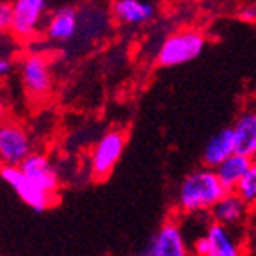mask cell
<instances>
[{
  "instance_id": "cell-1",
  "label": "cell",
  "mask_w": 256,
  "mask_h": 256,
  "mask_svg": "<svg viewBox=\"0 0 256 256\" xmlns=\"http://www.w3.org/2000/svg\"><path fill=\"white\" fill-rule=\"evenodd\" d=\"M226 192L216 169L204 166L188 172L182 180L176 194V206L184 216H204L212 212Z\"/></svg>"
},
{
  "instance_id": "cell-23",
  "label": "cell",
  "mask_w": 256,
  "mask_h": 256,
  "mask_svg": "<svg viewBox=\"0 0 256 256\" xmlns=\"http://www.w3.org/2000/svg\"><path fill=\"white\" fill-rule=\"evenodd\" d=\"M4 116H6V108L4 105L0 104V123H4Z\"/></svg>"
},
{
  "instance_id": "cell-7",
  "label": "cell",
  "mask_w": 256,
  "mask_h": 256,
  "mask_svg": "<svg viewBox=\"0 0 256 256\" xmlns=\"http://www.w3.org/2000/svg\"><path fill=\"white\" fill-rule=\"evenodd\" d=\"M32 153V140L22 124L0 123V166H20Z\"/></svg>"
},
{
  "instance_id": "cell-8",
  "label": "cell",
  "mask_w": 256,
  "mask_h": 256,
  "mask_svg": "<svg viewBox=\"0 0 256 256\" xmlns=\"http://www.w3.org/2000/svg\"><path fill=\"white\" fill-rule=\"evenodd\" d=\"M20 78L24 89L32 98H44L52 91V73L48 60L41 54H30L20 64Z\"/></svg>"
},
{
  "instance_id": "cell-13",
  "label": "cell",
  "mask_w": 256,
  "mask_h": 256,
  "mask_svg": "<svg viewBox=\"0 0 256 256\" xmlns=\"http://www.w3.org/2000/svg\"><path fill=\"white\" fill-rule=\"evenodd\" d=\"M235 152L256 160V110L242 112L232 126Z\"/></svg>"
},
{
  "instance_id": "cell-19",
  "label": "cell",
  "mask_w": 256,
  "mask_h": 256,
  "mask_svg": "<svg viewBox=\"0 0 256 256\" xmlns=\"http://www.w3.org/2000/svg\"><path fill=\"white\" fill-rule=\"evenodd\" d=\"M246 240H248L249 256H256V210H252L251 219H249V222H248V233H246Z\"/></svg>"
},
{
  "instance_id": "cell-4",
  "label": "cell",
  "mask_w": 256,
  "mask_h": 256,
  "mask_svg": "<svg viewBox=\"0 0 256 256\" xmlns=\"http://www.w3.org/2000/svg\"><path fill=\"white\" fill-rule=\"evenodd\" d=\"M126 136L121 130H110L94 144L89 156V168L94 182H104L112 174L124 152Z\"/></svg>"
},
{
  "instance_id": "cell-22",
  "label": "cell",
  "mask_w": 256,
  "mask_h": 256,
  "mask_svg": "<svg viewBox=\"0 0 256 256\" xmlns=\"http://www.w3.org/2000/svg\"><path fill=\"white\" fill-rule=\"evenodd\" d=\"M134 256H153V252H152V248H150V244L146 246L144 249H140V251H137Z\"/></svg>"
},
{
  "instance_id": "cell-2",
  "label": "cell",
  "mask_w": 256,
  "mask_h": 256,
  "mask_svg": "<svg viewBox=\"0 0 256 256\" xmlns=\"http://www.w3.org/2000/svg\"><path fill=\"white\" fill-rule=\"evenodd\" d=\"M192 256H249L246 235L238 228H230L210 220L203 235L192 242Z\"/></svg>"
},
{
  "instance_id": "cell-15",
  "label": "cell",
  "mask_w": 256,
  "mask_h": 256,
  "mask_svg": "<svg viewBox=\"0 0 256 256\" xmlns=\"http://www.w3.org/2000/svg\"><path fill=\"white\" fill-rule=\"evenodd\" d=\"M232 153H235V137H233V130L230 126L217 132L206 142V146L203 150V166L216 169Z\"/></svg>"
},
{
  "instance_id": "cell-21",
  "label": "cell",
  "mask_w": 256,
  "mask_h": 256,
  "mask_svg": "<svg viewBox=\"0 0 256 256\" xmlns=\"http://www.w3.org/2000/svg\"><path fill=\"white\" fill-rule=\"evenodd\" d=\"M240 18L246 22H254L256 20V8H246L240 11Z\"/></svg>"
},
{
  "instance_id": "cell-14",
  "label": "cell",
  "mask_w": 256,
  "mask_h": 256,
  "mask_svg": "<svg viewBox=\"0 0 256 256\" xmlns=\"http://www.w3.org/2000/svg\"><path fill=\"white\" fill-rule=\"evenodd\" d=\"M112 16L124 25H142L153 20L155 8L144 0H112Z\"/></svg>"
},
{
  "instance_id": "cell-6",
  "label": "cell",
  "mask_w": 256,
  "mask_h": 256,
  "mask_svg": "<svg viewBox=\"0 0 256 256\" xmlns=\"http://www.w3.org/2000/svg\"><path fill=\"white\" fill-rule=\"evenodd\" d=\"M48 0H12L14 20L11 34L20 41L36 38L46 18Z\"/></svg>"
},
{
  "instance_id": "cell-11",
  "label": "cell",
  "mask_w": 256,
  "mask_h": 256,
  "mask_svg": "<svg viewBox=\"0 0 256 256\" xmlns=\"http://www.w3.org/2000/svg\"><path fill=\"white\" fill-rule=\"evenodd\" d=\"M20 168L24 171V174L27 176L28 182H32L41 190L50 192V194H56L57 196V190H59V174H57L56 168L48 160L46 155L32 152L22 162Z\"/></svg>"
},
{
  "instance_id": "cell-12",
  "label": "cell",
  "mask_w": 256,
  "mask_h": 256,
  "mask_svg": "<svg viewBox=\"0 0 256 256\" xmlns=\"http://www.w3.org/2000/svg\"><path fill=\"white\" fill-rule=\"evenodd\" d=\"M80 16L73 8H59L48 16L44 32L52 41L66 43L78 34Z\"/></svg>"
},
{
  "instance_id": "cell-20",
  "label": "cell",
  "mask_w": 256,
  "mask_h": 256,
  "mask_svg": "<svg viewBox=\"0 0 256 256\" xmlns=\"http://www.w3.org/2000/svg\"><path fill=\"white\" fill-rule=\"evenodd\" d=\"M12 70V62L8 59V57H2L0 56V78L2 76H6L8 73H11Z\"/></svg>"
},
{
  "instance_id": "cell-18",
  "label": "cell",
  "mask_w": 256,
  "mask_h": 256,
  "mask_svg": "<svg viewBox=\"0 0 256 256\" xmlns=\"http://www.w3.org/2000/svg\"><path fill=\"white\" fill-rule=\"evenodd\" d=\"M12 20H14L12 0H0V34L11 32Z\"/></svg>"
},
{
  "instance_id": "cell-9",
  "label": "cell",
  "mask_w": 256,
  "mask_h": 256,
  "mask_svg": "<svg viewBox=\"0 0 256 256\" xmlns=\"http://www.w3.org/2000/svg\"><path fill=\"white\" fill-rule=\"evenodd\" d=\"M153 256H190L182 224L176 219H168L150 242Z\"/></svg>"
},
{
  "instance_id": "cell-5",
  "label": "cell",
  "mask_w": 256,
  "mask_h": 256,
  "mask_svg": "<svg viewBox=\"0 0 256 256\" xmlns=\"http://www.w3.org/2000/svg\"><path fill=\"white\" fill-rule=\"evenodd\" d=\"M0 178L9 187H12V190L18 194V198L27 206H30L36 212H44V210H48V208L57 203L56 194L41 190L32 182H28L20 166H0Z\"/></svg>"
},
{
  "instance_id": "cell-17",
  "label": "cell",
  "mask_w": 256,
  "mask_h": 256,
  "mask_svg": "<svg viewBox=\"0 0 256 256\" xmlns=\"http://www.w3.org/2000/svg\"><path fill=\"white\" fill-rule=\"evenodd\" d=\"M235 192L251 206V210H256V160H252L251 168L236 185Z\"/></svg>"
},
{
  "instance_id": "cell-10",
  "label": "cell",
  "mask_w": 256,
  "mask_h": 256,
  "mask_svg": "<svg viewBox=\"0 0 256 256\" xmlns=\"http://www.w3.org/2000/svg\"><path fill=\"white\" fill-rule=\"evenodd\" d=\"M251 206L246 203L235 190H228L217 201V204L212 208L210 217L216 222H220L230 228H238L246 226L251 219Z\"/></svg>"
},
{
  "instance_id": "cell-16",
  "label": "cell",
  "mask_w": 256,
  "mask_h": 256,
  "mask_svg": "<svg viewBox=\"0 0 256 256\" xmlns=\"http://www.w3.org/2000/svg\"><path fill=\"white\" fill-rule=\"evenodd\" d=\"M252 160L249 156L242 155V153H232L226 160H222L216 168V172L219 176V180L226 187V190H235L240 180L244 178L248 169L251 168Z\"/></svg>"
},
{
  "instance_id": "cell-3",
  "label": "cell",
  "mask_w": 256,
  "mask_h": 256,
  "mask_svg": "<svg viewBox=\"0 0 256 256\" xmlns=\"http://www.w3.org/2000/svg\"><path fill=\"white\" fill-rule=\"evenodd\" d=\"M206 40L196 28L178 30L166 38L156 54V62L164 68H176L182 64L192 62L203 54Z\"/></svg>"
}]
</instances>
